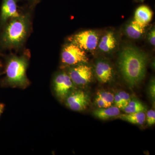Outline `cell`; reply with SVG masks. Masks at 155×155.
Segmentation results:
<instances>
[{
	"mask_svg": "<svg viewBox=\"0 0 155 155\" xmlns=\"http://www.w3.org/2000/svg\"><path fill=\"white\" fill-rule=\"evenodd\" d=\"M148 62L147 54L134 46L127 45L120 51L118 68L122 77L130 87L137 86L143 80Z\"/></svg>",
	"mask_w": 155,
	"mask_h": 155,
	"instance_id": "cell-1",
	"label": "cell"
},
{
	"mask_svg": "<svg viewBox=\"0 0 155 155\" xmlns=\"http://www.w3.org/2000/svg\"><path fill=\"white\" fill-rule=\"evenodd\" d=\"M31 28L30 13H20L1 27L0 47L4 49H19L25 43Z\"/></svg>",
	"mask_w": 155,
	"mask_h": 155,
	"instance_id": "cell-2",
	"label": "cell"
},
{
	"mask_svg": "<svg viewBox=\"0 0 155 155\" xmlns=\"http://www.w3.org/2000/svg\"><path fill=\"white\" fill-rule=\"evenodd\" d=\"M29 58L28 55L11 54L6 58L5 76L2 81L4 86L25 89L30 85L26 71Z\"/></svg>",
	"mask_w": 155,
	"mask_h": 155,
	"instance_id": "cell-3",
	"label": "cell"
},
{
	"mask_svg": "<svg viewBox=\"0 0 155 155\" xmlns=\"http://www.w3.org/2000/svg\"><path fill=\"white\" fill-rule=\"evenodd\" d=\"M100 38V34L97 31L87 30L70 36L69 40L84 51L92 53L97 50Z\"/></svg>",
	"mask_w": 155,
	"mask_h": 155,
	"instance_id": "cell-4",
	"label": "cell"
},
{
	"mask_svg": "<svg viewBox=\"0 0 155 155\" xmlns=\"http://www.w3.org/2000/svg\"><path fill=\"white\" fill-rule=\"evenodd\" d=\"M88 61L86 52L72 42L65 45L62 49L61 61L63 66L70 67L87 64Z\"/></svg>",
	"mask_w": 155,
	"mask_h": 155,
	"instance_id": "cell-5",
	"label": "cell"
},
{
	"mask_svg": "<svg viewBox=\"0 0 155 155\" xmlns=\"http://www.w3.org/2000/svg\"><path fill=\"white\" fill-rule=\"evenodd\" d=\"M67 71H61L54 75L52 80L53 92L61 101H64L68 95L76 89Z\"/></svg>",
	"mask_w": 155,
	"mask_h": 155,
	"instance_id": "cell-6",
	"label": "cell"
},
{
	"mask_svg": "<svg viewBox=\"0 0 155 155\" xmlns=\"http://www.w3.org/2000/svg\"><path fill=\"white\" fill-rule=\"evenodd\" d=\"M67 72L76 86H85L91 81L93 77L92 68L87 64L69 67Z\"/></svg>",
	"mask_w": 155,
	"mask_h": 155,
	"instance_id": "cell-7",
	"label": "cell"
},
{
	"mask_svg": "<svg viewBox=\"0 0 155 155\" xmlns=\"http://www.w3.org/2000/svg\"><path fill=\"white\" fill-rule=\"evenodd\" d=\"M64 102L70 110L81 111L85 110L88 106L90 98L85 92L75 89L68 95Z\"/></svg>",
	"mask_w": 155,
	"mask_h": 155,
	"instance_id": "cell-8",
	"label": "cell"
},
{
	"mask_svg": "<svg viewBox=\"0 0 155 155\" xmlns=\"http://www.w3.org/2000/svg\"><path fill=\"white\" fill-rule=\"evenodd\" d=\"M94 71L97 78L101 83H108L114 79V69L110 63L104 58L97 60L95 64Z\"/></svg>",
	"mask_w": 155,
	"mask_h": 155,
	"instance_id": "cell-9",
	"label": "cell"
},
{
	"mask_svg": "<svg viewBox=\"0 0 155 155\" xmlns=\"http://www.w3.org/2000/svg\"><path fill=\"white\" fill-rule=\"evenodd\" d=\"M119 39L117 34L114 31H107L100 38L97 50L102 54H112L118 48Z\"/></svg>",
	"mask_w": 155,
	"mask_h": 155,
	"instance_id": "cell-10",
	"label": "cell"
},
{
	"mask_svg": "<svg viewBox=\"0 0 155 155\" xmlns=\"http://www.w3.org/2000/svg\"><path fill=\"white\" fill-rule=\"evenodd\" d=\"M18 1L2 0L0 13V28L9 20L20 14L17 6Z\"/></svg>",
	"mask_w": 155,
	"mask_h": 155,
	"instance_id": "cell-11",
	"label": "cell"
},
{
	"mask_svg": "<svg viewBox=\"0 0 155 155\" xmlns=\"http://www.w3.org/2000/svg\"><path fill=\"white\" fill-rule=\"evenodd\" d=\"M147 25H140L134 19L127 22L124 28L126 36L133 40H139L143 37L147 32Z\"/></svg>",
	"mask_w": 155,
	"mask_h": 155,
	"instance_id": "cell-12",
	"label": "cell"
},
{
	"mask_svg": "<svg viewBox=\"0 0 155 155\" xmlns=\"http://www.w3.org/2000/svg\"><path fill=\"white\" fill-rule=\"evenodd\" d=\"M153 12L150 7L145 5L139 6L136 10L134 20L142 25H147L152 19Z\"/></svg>",
	"mask_w": 155,
	"mask_h": 155,
	"instance_id": "cell-13",
	"label": "cell"
},
{
	"mask_svg": "<svg viewBox=\"0 0 155 155\" xmlns=\"http://www.w3.org/2000/svg\"><path fill=\"white\" fill-rule=\"evenodd\" d=\"M120 114V109L116 106L100 108L93 112L94 115L98 119L106 120L118 116Z\"/></svg>",
	"mask_w": 155,
	"mask_h": 155,
	"instance_id": "cell-14",
	"label": "cell"
},
{
	"mask_svg": "<svg viewBox=\"0 0 155 155\" xmlns=\"http://www.w3.org/2000/svg\"><path fill=\"white\" fill-rule=\"evenodd\" d=\"M114 103V95L109 92L101 91L98 92L95 103L100 108H107Z\"/></svg>",
	"mask_w": 155,
	"mask_h": 155,
	"instance_id": "cell-15",
	"label": "cell"
},
{
	"mask_svg": "<svg viewBox=\"0 0 155 155\" xmlns=\"http://www.w3.org/2000/svg\"><path fill=\"white\" fill-rule=\"evenodd\" d=\"M118 117L122 120L137 125H143L146 120V115L143 112L119 114Z\"/></svg>",
	"mask_w": 155,
	"mask_h": 155,
	"instance_id": "cell-16",
	"label": "cell"
},
{
	"mask_svg": "<svg viewBox=\"0 0 155 155\" xmlns=\"http://www.w3.org/2000/svg\"><path fill=\"white\" fill-rule=\"evenodd\" d=\"M126 114H132L140 112H145L147 109L145 106L137 99L130 100L127 106L124 109Z\"/></svg>",
	"mask_w": 155,
	"mask_h": 155,
	"instance_id": "cell-17",
	"label": "cell"
},
{
	"mask_svg": "<svg viewBox=\"0 0 155 155\" xmlns=\"http://www.w3.org/2000/svg\"><path fill=\"white\" fill-rule=\"evenodd\" d=\"M117 93L121 98L122 103V110H124V108L127 106L131 100L130 95L125 91H119Z\"/></svg>",
	"mask_w": 155,
	"mask_h": 155,
	"instance_id": "cell-18",
	"label": "cell"
},
{
	"mask_svg": "<svg viewBox=\"0 0 155 155\" xmlns=\"http://www.w3.org/2000/svg\"><path fill=\"white\" fill-rule=\"evenodd\" d=\"M147 121L148 125L150 126L155 123V111L154 110L148 111L147 114Z\"/></svg>",
	"mask_w": 155,
	"mask_h": 155,
	"instance_id": "cell-19",
	"label": "cell"
},
{
	"mask_svg": "<svg viewBox=\"0 0 155 155\" xmlns=\"http://www.w3.org/2000/svg\"><path fill=\"white\" fill-rule=\"evenodd\" d=\"M149 92L153 102L155 103V81L154 78L151 79L149 86Z\"/></svg>",
	"mask_w": 155,
	"mask_h": 155,
	"instance_id": "cell-20",
	"label": "cell"
},
{
	"mask_svg": "<svg viewBox=\"0 0 155 155\" xmlns=\"http://www.w3.org/2000/svg\"><path fill=\"white\" fill-rule=\"evenodd\" d=\"M148 41L150 44L153 46L155 45V27H153L148 31L147 37Z\"/></svg>",
	"mask_w": 155,
	"mask_h": 155,
	"instance_id": "cell-21",
	"label": "cell"
},
{
	"mask_svg": "<svg viewBox=\"0 0 155 155\" xmlns=\"http://www.w3.org/2000/svg\"><path fill=\"white\" fill-rule=\"evenodd\" d=\"M114 102L115 103L116 106L118 107L119 109H122V101L117 93L114 95Z\"/></svg>",
	"mask_w": 155,
	"mask_h": 155,
	"instance_id": "cell-22",
	"label": "cell"
},
{
	"mask_svg": "<svg viewBox=\"0 0 155 155\" xmlns=\"http://www.w3.org/2000/svg\"><path fill=\"white\" fill-rule=\"evenodd\" d=\"M5 105L4 104L0 103V116H1L2 114L3 111H4V109H5Z\"/></svg>",
	"mask_w": 155,
	"mask_h": 155,
	"instance_id": "cell-23",
	"label": "cell"
},
{
	"mask_svg": "<svg viewBox=\"0 0 155 155\" xmlns=\"http://www.w3.org/2000/svg\"><path fill=\"white\" fill-rule=\"evenodd\" d=\"M29 2L31 3V5H35L38 2L39 0H27Z\"/></svg>",
	"mask_w": 155,
	"mask_h": 155,
	"instance_id": "cell-24",
	"label": "cell"
},
{
	"mask_svg": "<svg viewBox=\"0 0 155 155\" xmlns=\"http://www.w3.org/2000/svg\"><path fill=\"white\" fill-rule=\"evenodd\" d=\"M138 2H144L145 0H136Z\"/></svg>",
	"mask_w": 155,
	"mask_h": 155,
	"instance_id": "cell-25",
	"label": "cell"
},
{
	"mask_svg": "<svg viewBox=\"0 0 155 155\" xmlns=\"http://www.w3.org/2000/svg\"><path fill=\"white\" fill-rule=\"evenodd\" d=\"M2 64H1V62H0V72H1V69H2Z\"/></svg>",
	"mask_w": 155,
	"mask_h": 155,
	"instance_id": "cell-26",
	"label": "cell"
}]
</instances>
